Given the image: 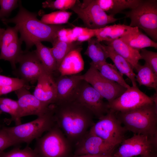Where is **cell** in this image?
<instances>
[{"mask_svg":"<svg viewBox=\"0 0 157 157\" xmlns=\"http://www.w3.org/2000/svg\"><path fill=\"white\" fill-rule=\"evenodd\" d=\"M56 124L73 145H75L94 124L92 113L72 98L53 104Z\"/></svg>","mask_w":157,"mask_h":157,"instance_id":"obj_1","label":"cell"},{"mask_svg":"<svg viewBox=\"0 0 157 157\" xmlns=\"http://www.w3.org/2000/svg\"><path fill=\"white\" fill-rule=\"evenodd\" d=\"M19 11L15 17L1 20L5 25L10 23L15 24L20 33V39L25 43V50L28 51L38 42L47 41L52 43L57 38L58 32L64 28L62 25H49L42 22L37 18L36 13L23 7L19 1Z\"/></svg>","mask_w":157,"mask_h":157,"instance_id":"obj_2","label":"cell"},{"mask_svg":"<svg viewBox=\"0 0 157 157\" xmlns=\"http://www.w3.org/2000/svg\"><path fill=\"white\" fill-rule=\"evenodd\" d=\"M115 113L127 131L146 135L157 144V102L130 111Z\"/></svg>","mask_w":157,"mask_h":157,"instance_id":"obj_3","label":"cell"},{"mask_svg":"<svg viewBox=\"0 0 157 157\" xmlns=\"http://www.w3.org/2000/svg\"><path fill=\"white\" fill-rule=\"evenodd\" d=\"M53 105L44 115L30 122L10 127L4 130L17 144L22 143L29 144L33 140L42 136L55 125Z\"/></svg>","mask_w":157,"mask_h":157,"instance_id":"obj_4","label":"cell"},{"mask_svg":"<svg viewBox=\"0 0 157 157\" xmlns=\"http://www.w3.org/2000/svg\"><path fill=\"white\" fill-rule=\"evenodd\" d=\"M130 19V26L142 29L156 42L157 41V0H141L130 10L122 12Z\"/></svg>","mask_w":157,"mask_h":157,"instance_id":"obj_5","label":"cell"},{"mask_svg":"<svg viewBox=\"0 0 157 157\" xmlns=\"http://www.w3.org/2000/svg\"><path fill=\"white\" fill-rule=\"evenodd\" d=\"M72 145L55 124L37 139L34 149L39 157H66Z\"/></svg>","mask_w":157,"mask_h":157,"instance_id":"obj_6","label":"cell"},{"mask_svg":"<svg viewBox=\"0 0 157 157\" xmlns=\"http://www.w3.org/2000/svg\"><path fill=\"white\" fill-rule=\"evenodd\" d=\"M83 21L87 28L95 29L104 27L115 22L119 18L107 14L97 3L96 0H77L71 9Z\"/></svg>","mask_w":157,"mask_h":157,"instance_id":"obj_7","label":"cell"},{"mask_svg":"<svg viewBox=\"0 0 157 157\" xmlns=\"http://www.w3.org/2000/svg\"><path fill=\"white\" fill-rule=\"evenodd\" d=\"M91 127L89 131L106 142L115 147L125 139L127 131L117 117L115 113L109 110Z\"/></svg>","mask_w":157,"mask_h":157,"instance_id":"obj_8","label":"cell"},{"mask_svg":"<svg viewBox=\"0 0 157 157\" xmlns=\"http://www.w3.org/2000/svg\"><path fill=\"white\" fill-rule=\"evenodd\" d=\"M71 98L86 107L94 116L99 119L109 111L108 102L93 87L86 81L80 82Z\"/></svg>","mask_w":157,"mask_h":157,"instance_id":"obj_9","label":"cell"},{"mask_svg":"<svg viewBox=\"0 0 157 157\" xmlns=\"http://www.w3.org/2000/svg\"><path fill=\"white\" fill-rule=\"evenodd\" d=\"M89 68L83 74L82 79L89 83L109 104L120 96L127 89L117 83L102 75L91 63Z\"/></svg>","mask_w":157,"mask_h":157,"instance_id":"obj_10","label":"cell"},{"mask_svg":"<svg viewBox=\"0 0 157 157\" xmlns=\"http://www.w3.org/2000/svg\"><path fill=\"white\" fill-rule=\"evenodd\" d=\"M157 102V94L150 97L141 91L137 86L128 88L120 96L110 103L109 110L115 112H123L137 108L146 104Z\"/></svg>","mask_w":157,"mask_h":157,"instance_id":"obj_11","label":"cell"},{"mask_svg":"<svg viewBox=\"0 0 157 157\" xmlns=\"http://www.w3.org/2000/svg\"><path fill=\"white\" fill-rule=\"evenodd\" d=\"M18 30L16 26L0 28V60L9 61L12 68L16 69L17 59L22 52V42L18 36Z\"/></svg>","mask_w":157,"mask_h":157,"instance_id":"obj_12","label":"cell"},{"mask_svg":"<svg viewBox=\"0 0 157 157\" xmlns=\"http://www.w3.org/2000/svg\"><path fill=\"white\" fill-rule=\"evenodd\" d=\"M118 150L113 154L114 157L147 156L154 154L157 145L147 136L134 134L131 138L124 139Z\"/></svg>","mask_w":157,"mask_h":157,"instance_id":"obj_13","label":"cell"},{"mask_svg":"<svg viewBox=\"0 0 157 157\" xmlns=\"http://www.w3.org/2000/svg\"><path fill=\"white\" fill-rule=\"evenodd\" d=\"M19 66L15 70L18 78L28 83L33 84L37 80L41 73L44 70L34 51H23L17 61Z\"/></svg>","mask_w":157,"mask_h":157,"instance_id":"obj_14","label":"cell"},{"mask_svg":"<svg viewBox=\"0 0 157 157\" xmlns=\"http://www.w3.org/2000/svg\"><path fill=\"white\" fill-rule=\"evenodd\" d=\"M74 145V156L87 154L112 156L115 148L89 130Z\"/></svg>","mask_w":157,"mask_h":157,"instance_id":"obj_15","label":"cell"},{"mask_svg":"<svg viewBox=\"0 0 157 157\" xmlns=\"http://www.w3.org/2000/svg\"><path fill=\"white\" fill-rule=\"evenodd\" d=\"M15 92L17 97L21 118L31 115L38 117L44 115L49 110L50 105L48 106L41 101L27 88L23 87Z\"/></svg>","mask_w":157,"mask_h":157,"instance_id":"obj_16","label":"cell"},{"mask_svg":"<svg viewBox=\"0 0 157 157\" xmlns=\"http://www.w3.org/2000/svg\"><path fill=\"white\" fill-rule=\"evenodd\" d=\"M33 94L41 101L49 106L56 101V89L53 74L44 70L37 80Z\"/></svg>","mask_w":157,"mask_h":157,"instance_id":"obj_17","label":"cell"},{"mask_svg":"<svg viewBox=\"0 0 157 157\" xmlns=\"http://www.w3.org/2000/svg\"><path fill=\"white\" fill-rule=\"evenodd\" d=\"M81 74L60 75L56 81V103L69 99L82 80Z\"/></svg>","mask_w":157,"mask_h":157,"instance_id":"obj_18","label":"cell"},{"mask_svg":"<svg viewBox=\"0 0 157 157\" xmlns=\"http://www.w3.org/2000/svg\"><path fill=\"white\" fill-rule=\"evenodd\" d=\"M80 46L72 50L65 57L58 69L60 75L78 74L84 69V62Z\"/></svg>","mask_w":157,"mask_h":157,"instance_id":"obj_19","label":"cell"},{"mask_svg":"<svg viewBox=\"0 0 157 157\" xmlns=\"http://www.w3.org/2000/svg\"><path fill=\"white\" fill-rule=\"evenodd\" d=\"M136 28L124 24L107 25L100 28L95 29V37L100 42L111 41L119 39L131 32Z\"/></svg>","mask_w":157,"mask_h":157,"instance_id":"obj_20","label":"cell"},{"mask_svg":"<svg viewBox=\"0 0 157 157\" xmlns=\"http://www.w3.org/2000/svg\"><path fill=\"white\" fill-rule=\"evenodd\" d=\"M104 42L106 45L112 47L118 54L127 60L133 69H135L139 63V60L141 59L139 50L131 47L119 38Z\"/></svg>","mask_w":157,"mask_h":157,"instance_id":"obj_21","label":"cell"},{"mask_svg":"<svg viewBox=\"0 0 157 157\" xmlns=\"http://www.w3.org/2000/svg\"><path fill=\"white\" fill-rule=\"evenodd\" d=\"M107 52L108 57L112 61L117 69L126 76L131 81L132 86H137L136 74L130 64L124 58L118 54L110 46L103 44Z\"/></svg>","mask_w":157,"mask_h":157,"instance_id":"obj_22","label":"cell"},{"mask_svg":"<svg viewBox=\"0 0 157 157\" xmlns=\"http://www.w3.org/2000/svg\"><path fill=\"white\" fill-rule=\"evenodd\" d=\"M100 8L109 15L114 16L125 10L136 7L141 0H96Z\"/></svg>","mask_w":157,"mask_h":157,"instance_id":"obj_23","label":"cell"},{"mask_svg":"<svg viewBox=\"0 0 157 157\" xmlns=\"http://www.w3.org/2000/svg\"><path fill=\"white\" fill-rule=\"evenodd\" d=\"M119 39L131 47L139 50L147 47L157 48V42L150 38L138 27Z\"/></svg>","mask_w":157,"mask_h":157,"instance_id":"obj_24","label":"cell"},{"mask_svg":"<svg viewBox=\"0 0 157 157\" xmlns=\"http://www.w3.org/2000/svg\"><path fill=\"white\" fill-rule=\"evenodd\" d=\"M36 49L34 50L44 69L53 74L57 71L56 61L52 53L50 48L43 45L41 42L35 44Z\"/></svg>","mask_w":157,"mask_h":157,"instance_id":"obj_25","label":"cell"},{"mask_svg":"<svg viewBox=\"0 0 157 157\" xmlns=\"http://www.w3.org/2000/svg\"><path fill=\"white\" fill-rule=\"evenodd\" d=\"M92 60L94 66L106 62L108 56L103 44L97 38H92L88 41L87 48L84 53Z\"/></svg>","mask_w":157,"mask_h":157,"instance_id":"obj_26","label":"cell"},{"mask_svg":"<svg viewBox=\"0 0 157 157\" xmlns=\"http://www.w3.org/2000/svg\"><path fill=\"white\" fill-rule=\"evenodd\" d=\"M137 72L136 81L139 85H144L155 89L157 92V75L145 63H138L135 69Z\"/></svg>","mask_w":157,"mask_h":157,"instance_id":"obj_27","label":"cell"},{"mask_svg":"<svg viewBox=\"0 0 157 157\" xmlns=\"http://www.w3.org/2000/svg\"><path fill=\"white\" fill-rule=\"evenodd\" d=\"M81 42H65L56 38L52 43L50 48L52 53L57 63L58 69L63 59L73 49L79 46ZM57 69V70H58Z\"/></svg>","mask_w":157,"mask_h":157,"instance_id":"obj_28","label":"cell"},{"mask_svg":"<svg viewBox=\"0 0 157 157\" xmlns=\"http://www.w3.org/2000/svg\"><path fill=\"white\" fill-rule=\"evenodd\" d=\"M94 66L106 78L127 89L130 87L124 79L123 75L118 71L114 64L108 63L106 61Z\"/></svg>","mask_w":157,"mask_h":157,"instance_id":"obj_29","label":"cell"},{"mask_svg":"<svg viewBox=\"0 0 157 157\" xmlns=\"http://www.w3.org/2000/svg\"><path fill=\"white\" fill-rule=\"evenodd\" d=\"M0 110L8 113L11 116L10 119H7V123L14 121L16 125L21 124V119L19 105L17 101L7 98L0 97Z\"/></svg>","mask_w":157,"mask_h":157,"instance_id":"obj_30","label":"cell"},{"mask_svg":"<svg viewBox=\"0 0 157 157\" xmlns=\"http://www.w3.org/2000/svg\"><path fill=\"white\" fill-rule=\"evenodd\" d=\"M72 14L66 10H59L43 15L40 20L49 25H61L68 22Z\"/></svg>","mask_w":157,"mask_h":157,"instance_id":"obj_31","label":"cell"},{"mask_svg":"<svg viewBox=\"0 0 157 157\" xmlns=\"http://www.w3.org/2000/svg\"><path fill=\"white\" fill-rule=\"evenodd\" d=\"M76 0H48L43 2L42 7L53 10H66L71 9L75 4Z\"/></svg>","mask_w":157,"mask_h":157,"instance_id":"obj_32","label":"cell"},{"mask_svg":"<svg viewBox=\"0 0 157 157\" xmlns=\"http://www.w3.org/2000/svg\"><path fill=\"white\" fill-rule=\"evenodd\" d=\"M0 157H39L35 150L28 145L23 149L16 148L10 151L4 152Z\"/></svg>","mask_w":157,"mask_h":157,"instance_id":"obj_33","label":"cell"},{"mask_svg":"<svg viewBox=\"0 0 157 157\" xmlns=\"http://www.w3.org/2000/svg\"><path fill=\"white\" fill-rule=\"evenodd\" d=\"M140 54L141 59L144 60L145 63L157 75V53L144 48L141 49Z\"/></svg>","mask_w":157,"mask_h":157,"instance_id":"obj_34","label":"cell"},{"mask_svg":"<svg viewBox=\"0 0 157 157\" xmlns=\"http://www.w3.org/2000/svg\"><path fill=\"white\" fill-rule=\"evenodd\" d=\"M18 6V0H0V20L7 18L12 11Z\"/></svg>","mask_w":157,"mask_h":157,"instance_id":"obj_35","label":"cell"},{"mask_svg":"<svg viewBox=\"0 0 157 157\" xmlns=\"http://www.w3.org/2000/svg\"><path fill=\"white\" fill-rule=\"evenodd\" d=\"M17 145L3 128L0 130V156L7 148Z\"/></svg>","mask_w":157,"mask_h":157,"instance_id":"obj_36","label":"cell"},{"mask_svg":"<svg viewBox=\"0 0 157 157\" xmlns=\"http://www.w3.org/2000/svg\"><path fill=\"white\" fill-rule=\"evenodd\" d=\"M24 83H27L19 78L10 77L0 75V87L6 85Z\"/></svg>","mask_w":157,"mask_h":157,"instance_id":"obj_37","label":"cell"},{"mask_svg":"<svg viewBox=\"0 0 157 157\" xmlns=\"http://www.w3.org/2000/svg\"><path fill=\"white\" fill-rule=\"evenodd\" d=\"M70 30V29H65V28L61 29L58 32L57 38L68 35Z\"/></svg>","mask_w":157,"mask_h":157,"instance_id":"obj_38","label":"cell"},{"mask_svg":"<svg viewBox=\"0 0 157 157\" xmlns=\"http://www.w3.org/2000/svg\"><path fill=\"white\" fill-rule=\"evenodd\" d=\"M72 157H114L112 156H104L96 155H84L78 156H73Z\"/></svg>","mask_w":157,"mask_h":157,"instance_id":"obj_39","label":"cell"},{"mask_svg":"<svg viewBox=\"0 0 157 157\" xmlns=\"http://www.w3.org/2000/svg\"><path fill=\"white\" fill-rule=\"evenodd\" d=\"M152 155H153L151 156H140V157H151Z\"/></svg>","mask_w":157,"mask_h":157,"instance_id":"obj_40","label":"cell"},{"mask_svg":"<svg viewBox=\"0 0 157 157\" xmlns=\"http://www.w3.org/2000/svg\"><path fill=\"white\" fill-rule=\"evenodd\" d=\"M151 157H157L156 154H154Z\"/></svg>","mask_w":157,"mask_h":157,"instance_id":"obj_41","label":"cell"},{"mask_svg":"<svg viewBox=\"0 0 157 157\" xmlns=\"http://www.w3.org/2000/svg\"><path fill=\"white\" fill-rule=\"evenodd\" d=\"M2 112L0 110V115L1 114V113H2ZM1 125H0V130L1 129Z\"/></svg>","mask_w":157,"mask_h":157,"instance_id":"obj_42","label":"cell"}]
</instances>
